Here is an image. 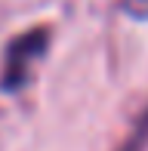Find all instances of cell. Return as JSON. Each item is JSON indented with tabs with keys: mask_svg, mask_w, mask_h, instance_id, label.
<instances>
[{
	"mask_svg": "<svg viewBox=\"0 0 148 151\" xmlns=\"http://www.w3.org/2000/svg\"><path fill=\"white\" fill-rule=\"evenodd\" d=\"M43 43H46V31H31L25 34L22 40H16L6 56V86H16L25 80L28 74V62L43 52Z\"/></svg>",
	"mask_w": 148,
	"mask_h": 151,
	"instance_id": "1",
	"label": "cell"
},
{
	"mask_svg": "<svg viewBox=\"0 0 148 151\" xmlns=\"http://www.w3.org/2000/svg\"><path fill=\"white\" fill-rule=\"evenodd\" d=\"M120 6H124L130 16H139V19H148V0H120Z\"/></svg>",
	"mask_w": 148,
	"mask_h": 151,
	"instance_id": "2",
	"label": "cell"
}]
</instances>
